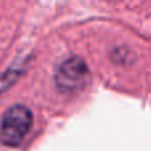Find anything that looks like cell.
<instances>
[{"mask_svg":"<svg viewBox=\"0 0 151 151\" xmlns=\"http://www.w3.org/2000/svg\"><path fill=\"white\" fill-rule=\"evenodd\" d=\"M33 122L31 110L24 105H15L4 113L0 123V141L5 146H17L28 134Z\"/></svg>","mask_w":151,"mask_h":151,"instance_id":"1","label":"cell"},{"mask_svg":"<svg viewBox=\"0 0 151 151\" xmlns=\"http://www.w3.org/2000/svg\"><path fill=\"white\" fill-rule=\"evenodd\" d=\"M89 78L85 61L80 57H72L60 65L55 81L61 91H76L83 88Z\"/></svg>","mask_w":151,"mask_h":151,"instance_id":"2","label":"cell"},{"mask_svg":"<svg viewBox=\"0 0 151 151\" xmlns=\"http://www.w3.org/2000/svg\"><path fill=\"white\" fill-rule=\"evenodd\" d=\"M111 1H117V0H111Z\"/></svg>","mask_w":151,"mask_h":151,"instance_id":"3","label":"cell"}]
</instances>
